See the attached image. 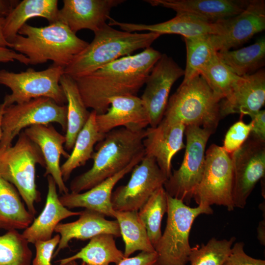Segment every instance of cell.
Listing matches in <instances>:
<instances>
[{"mask_svg": "<svg viewBox=\"0 0 265 265\" xmlns=\"http://www.w3.org/2000/svg\"><path fill=\"white\" fill-rule=\"evenodd\" d=\"M161 54L150 47L74 79L86 107L92 108L97 114H103L109 107L110 98L136 95Z\"/></svg>", "mask_w": 265, "mask_h": 265, "instance_id": "cell-1", "label": "cell"}, {"mask_svg": "<svg viewBox=\"0 0 265 265\" xmlns=\"http://www.w3.org/2000/svg\"><path fill=\"white\" fill-rule=\"evenodd\" d=\"M145 136V129L133 132L123 127L105 133L92 155V166L71 181V192L89 190L119 172L134 159L144 157Z\"/></svg>", "mask_w": 265, "mask_h": 265, "instance_id": "cell-2", "label": "cell"}, {"mask_svg": "<svg viewBox=\"0 0 265 265\" xmlns=\"http://www.w3.org/2000/svg\"><path fill=\"white\" fill-rule=\"evenodd\" d=\"M10 44L12 49L29 59V65L51 60L53 65L65 68L88 43L57 21L40 27L25 24Z\"/></svg>", "mask_w": 265, "mask_h": 265, "instance_id": "cell-3", "label": "cell"}, {"mask_svg": "<svg viewBox=\"0 0 265 265\" xmlns=\"http://www.w3.org/2000/svg\"><path fill=\"white\" fill-rule=\"evenodd\" d=\"M90 43L64 69L74 79L88 75L99 68L139 49H145L161 35L119 30L106 24L94 32Z\"/></svg>", "mask_w": 265, "mask_h": 265, "instance_id": "cell-4", "label": "cell"}, {"mask_svg": "<svg viewBox=\"0 0 265 265\" xmlns=\"http://www.w3.org/2000/svg\"><path fill=\"white\" fill-rule=\"evenodd\" d=\"M220 102L201 75L182 82L169 98L162 119L215 132L221 119Z\"/></svg>", "mask_w": 265, "mask_h": 265, "instance_id": "cell-5", "label": "cell"}, {"mask_svg": "<svg viewBox=\"0 0 265 265\" xmlns=\"http://www.w3.org/2000/svg\"><path fill=\"white\" fill-rule=\"evenodd\" d=\"M45 167L39 147L21 132L13 146L0 150V176L16 187L28 212L34 216L40 200L35 184V166Z\"/></svg>", "mask_w": 265, "mask_h": 265, "instance_id": "cell-6", "label": "cell"}, {"mask_svg": "<svg viewBox=\"0 0 265 265\" xmlns=\"http://www.w3.org/2000/svg\"><path fill=\"white\" fill-rule=\"evenodd\" d=\"M212 212L211 206L192 208L167 194L166 227L154 246L159 265H186L192 249L189 237L193 222L201 214Z\"/></svg>", "mask_w": 265, "mask_h": 265, "instance_id": "cell-7", "label": "cell"}, {"mask_svg": "<svg viewBox=\"0 0 265 265\" xmlns=\"http://www.w3.org/2000/svg\"><path fill=\"white\" fill-rule=\"evenodd\" d=\"M210 130L197 126L186 127L185 153L182 164L174 170L163 185L167 194L189 204L199 185L205 165V150Z\"/></svg>", "mask_w": 265, "mask_h": 265, "instance_id": "cell-8", "label": "cell"}, {"mask_svg": "<svg viewBox=\"0 0 265 265\" xmlns=\"http://www.w3.org/2000/svg\"><path fill=\"white\" fill-rule=\"evenodd\" d=\"M64 69L53 64L40 71L32 68L20 73L0 70V84L11 91V94L5 96L3 103L8 106L33 99L47 97L59 105H65L67 101L59 83Z\"/></svg>", "mask_w": 265, "mask_h": 265, "instance_id": "cell-9", "label": "cell"}, {"mask_svg": "<svg viewBox=\"0 0 265 265\" xmlns=\"http://www.w3.org/2000/svg\"><path fill=\"white\" fill-rule=\"evenodd\" d=\"M53 122L66 131L67 106L59 105L49 98H37L5 106L1 121L0 150L11 146L13 139L23 129Z\"/></svg>", "mask_w": 265, "mask_h": 265, "instance_id": "cell-10", "label": "cell"}, {"mask_svg": "<svg viewBox=\"0 0 265 265\" xmlns=\"http://www.w3.org/2000/svg\"><path fill=\"white\" fill-rule=\"evenodd\" d=\"M233 166L231 155L216 144L205 153V165L202 180L192 198L198 205L222 206L229 211L235 207L232 198Z\"/></svg>", "mask_w": 265, "mask_h": 265, "instance_id": "cell-11", "label": "cell"}, {"mask_svg": "<svg viewBox=\"0 0 265 265\" xmlns=\"http://www.w3.org/2000/svg\"><path fill=\"white\" fill-rule=\"evenodd\" d=\"M231 157L233 166V204L235 208L243 209L257 183L265 177V141L250 134Z\"/></svg>", "mask_w": 265, "mask_h": 265, "instance_id": "cell-12", "label": "cell"}, {"mask_svg": "<svg viewBox=\"0 0 265 265\" xmlns=\"http://www.w3.org/2000/svg\"><path fill=\"white\" fill-rule=\"evenodd\" d=\"M132 170L127 184L118 186L112 193L114 211H138L167 179L152 157L145 156Z\"/></svg>", "mask_w": 265, "mask_h": 265, "instance_id": "cell-13", "label": "cell"}, {"mask_svg": "<svg viewBox=\"0 0 265 265\" xmlns=\"http://www.w3.org/2000/svg\"><path fill=\"white\" fill-rule=\"evenodd\" d=\"M185 71L171 57L162 54L152 69L140 97L148 111L150 127L162 120L172 86Z\"/></svg>", "mask_w": 265, "mask_h": 265, "instance_id": "cell-14", "label": "cell"}, {"mask_svg": "<svg viewBox=\"0 0 265 265\" xmlns=\"http://www.w3.org/2000/svg\"><path fill=\"white\" fill-rule=\"evenodd\" d=\"M220 28L216 34L210 35L217 52L230 50L250 39L265 29V1L250 0L240 13L220 21Z\"/></svg>", "mask_w": 265, "mask_h": 265, "instance_id": "cell-15", "label": "cell"}, {"mask_svg": "<svg viewBox=\"0 0 265 265\" xmlns=\"http://www.w3.org/2000/svg\"><path fill=\"white\" fill-rule=\"evenodd\" d=\"M109 107L103 114H97L99 132L105 134L120 127L137 132L150 125L149 116L145 105L136 95H122L110 98Z\"/></svg>", "mask_w": 265, "mask_h": 265, "instance_id": "cell-16", "label": "cell"}, {"mask_svg": "<svg viewBox=\"0 0 265 265\" xmlns=\"http://www.w3.org/2000/svg\"><path fill=\"white\" fill-rule=\"evenodd\" d=\"M185 129L182 123H171L162 119L156 127L145 129L143 140L145 156L155 159L167 179L172 173L173 157L185 148L183 142Z\"/></svg>", "mask_w": 265, "mask_h": 265, "instance_id": "cell-17", "label": "cell"}, {"mask_svg": "<svg viewBox=\"0 0 265 265\" xmlns=\"http://www.w3.org/2000/svg\"><path fill=\"white\" fill-rule=\"evenodd\" d=\"M265 102V71L263 68L239 77L230 94L220 102L221 119L232 114L249 116L255 114Z\"/></svg>", "mask_w": 265, "mask_h": 265, "instance_id": "cell-18", "label": "cell"}, {"mask_svg": "<svg viewBox=\"0 0 265 265\" xmlns=\"http://www.w3.org/2000/svg\"><path fill=\"white\" fill-rule=\"evenodd\" d=\"M124 0H63L57 20L66 25L74 33L83 29L94 32L110 18L112 8Z\"/></svg>", "mask_w": 265, "mask_h": 265, "instance_id": "cell-19", "label": "cell"}, {"mask_svg": "<svg viewBox=\"0 0 265 265\" xmlns=\"http://www.w3.org/2000/svg\"><path fill=\"white\" fill-rule=\"evenodd\" d=\"M24 132L41 151L45 163L44 176L52 177L60 193H69V189L63 180L60 166L61 156L67 159L69 156L63 147L66 142L65 136L49 125H33L26 128Z\"/></svg>", "mask_w": 265, "mask_h": 265, "instance_id": "cell-20", "label": "cell"}, {"mask_svg": "<svg viewBox=\"0 0 265 265\" xmlns=\"http://www.w3.org/2000/svg\"><path fill=\"white\" fill-rule=\"evenodd\" d=\"M250 0H146L152 6L171 9L215 23L233 17L244 10Z\"/></svg>", "mask_w": 265, "mask_h": 265, "instance_id": "cell-21", "label": "cell"}, {"mask_svg": "<svg viewBox=\"0 0 265 265\" xmlns=\"http://www.w3.org/2000/svg\"><path fill=\"white\" fill-rule=\"evenodd\" d=\"M108 25L110 26H117L122 30L130 32L148 31L160 35L179 34L184 38L215 35L220 28L219 22L212 23L185 13H177L175 17L169 20L152 25L120 22L110 17Z\"/></svg>", "mask_w": 265, "mask_h": 265, "instance_id": "cell-22", "label": "cell"}, {"mask_svg": "<svg viewBox=\"0 0 265 265\" xmlns=\"http://www.w3.org/2000/svg\"><path fill=\"white\" fill-rule=\"evenodd\" d=\"M76 221L59 223L54 232L60 238L57 249L53 254L56 256L62 249L69 246L71 240L75 238L87 240L103 234L121 237L119 226L116 220H109L104 214L95 211L85 209Z\"/></svg>", "mask_w": 265, "mask_h": 265, "instance_id": "cell-23", "label": "cell"}, {"mask_svg": "<svg viewBox=\"0 0 265 265\" xmlns=\"http://www.w3.org/2000/svg\"><path fill=\"white\" fill-rule=\"evenodd\" d=\"M144 157H140L134 159L119 172L84 192H69L62 194L59 197L60 202L68 209L84 208L98 212L105 216L113 217L114 210L112 207L111 199L114 187L121 179L132 171Z\"/></svg>", "mask_w": 265, "mask_h": 265, "instance_id": "cell-24", "label": "cell"}, {"mask_svg": "<svg viewBox=\"0 0 265 265\" xmlns=\"http://www.w3.org/2000/svg\"><path fill=\"white\" fill-rule=\"evenodd\" d=\"M47 180L48 193L44 208L22 233L29 243L34 244L39 240L51 239L56 227L61 220L81 214V212H72L65 207L59 200L56 185L52 177L48 176Z\"/></svg>", "mask_w": 265, "mask_h": 265, "instance_id": "cell-25", "label": "cell"}, {"mask_svg": "<svg viewBox=\"0 0 265 265\" xmlns=\"http://www.w3.org/2000/svg\"><path fill=\"white\" fill-rule=\"evenodd\" d=\"M57 0H24L19 1L4 19L3 33L10 44L18 34L20 28L29 19L42 17L49 24L58 21Z\"/></svg>", "mask_w": 265, "mask_h": 265, "instance_id": "cell-26", "label": "cell"}, {"mask_svg": "<svg viewBox=\"0 0 265 265\" xmlns=\"http://www.w3.org/2000/svg\"><path fill=\"white\" fill-rule=\"evenodd\" d=\"M34 219L13 185L0 176V229H25Z\"/></svg>", "mask_w": 265, "mask_h": 265, "instance_id": "cell-27", "label": "cell"}, {"mask_svg": "<svg viewBox=\"0 0 265 265\" xmlns=\"http://www.w3.org/2000/svg\"><path fill=\"white\" fill-rule=\"evenodd\" d=\"M59 83L67 103L65 148L71 150L78 134L87 122L90 112L87 110L73 78L64 74Z\"/></svg>", "mask_w": 265, "mask_h": 265, "instance_id": "cell-28", "label": "cell"}, {"mask_svg": "<svg viewBox=\"0 0 265 265\" xmlns=\"http://www.w3.org/2000/svg\"><path fill=\"white\" fill-rule=\"evenodd\" d=\"M114 236L103 234L91 239L88 243L76 254L57 261L64 265L72 261L82 260L81 265H110L118 264L125 258L124 253L117 247Z\"/></svg>", "mask_w": 265, "mask_h": 265, "instance_id": "cell-29", "label": "cell"}, {"mask_svg": "<svg viewBox=\"0 0 265 265\" xmlns=\"http://www.w3.org/2000/svg\"><path fill=\"white\" fill-rule=\"evenodd\" d=\"M96 115L94 110L90 112L87 122L77 135L71 154L60 166L64 182L68 180L75 169L91 159L94 145L104 137L105 134L100 133L98 129Z\"/></svg>", "mask_w": 265, "mask_h": 265, "instance_id": "cell-30", "label": "cell"}, {"mask_svg": "<svg viewBox=\"0 0 265 265\" xmlns=\"http://www.w3.org/2000/svg\"><path fill=\"white\" fill-rule=\"evenodd\" d=\"M119 226L125 244L124 255L128 258L137 251L155 252L138 211H114L112 213Z\"/></svg>", "mask_w": 265, "mask_h": 265, "instance_id": "cell-31", "label": "cell"}, {"mask_svg": "<svg viewBox=\"0 0 265 265\" xmlns=\"http://www.w3.org/2000/svg\"><path fill=\"white\" fill-rule=\"evenodd\" d=\"M217 54L237 76L252 74L265 65V38L262 37L255 43L238 50L217 52Z\"/></svg>", "mask_w": 265, "mask_h": 265, "instance_id": "cell-32", "label": "cell"}, {"mask_svg": "<svg viewBox=\"0 0 265 265\" xmlns=\"http://www.w3.org/2000/svg\"><path fill=\"white\" fill-rule=\"evenodd\" d=\"M167 210V194L163 186L158 188L138 211L140 219L146 229L149 239L154 246L162 234V217Z\"/></svg>", "mask_w": 265, "mask_h": 265, "instance_id": "cell-33", "label": "cell"}, {"mask_svg": "<svg viewBox=\"0 0 265 265\" xmlns=\"http://www.w3.org/2000/svg\"><path fill=\"white\" fill-rule=\"evenodd\" d=\"M186 50V63L184 79L187 81L200 75L201 70L217 54L210 34L193 38H184Z\"/></svg>", "mask_w": 265, "mask_h": 265, "instance_id": "cell-34", "label": "cell"}, {"mask_svg": "<svg viewBox=\"0 0 265 265\" xmlns=\"http://www.w3.org/2000/svg\"><path fill=\"white\" fill-rule=\"evenodd\" d=\"M29 242L17 230L0 236V265H31Z\"/></svg>", "mask_w": 265, "mask_h": 265, "instance_id": "cell-35", "label": "cell"}, {"mask_svg": "<svg viewBox=\"0 0 265 265\" xmlns=\"http://www.w3.org/2000/svg\"><path fill=\"white\" fill-rule=\"evenodd\" d=\"M199 75L220 101L230 94L239 78L220 60L217 54L201 70Z\"/></svg>", "mask_w": 265, "mask_h": 265, "instance_id": "cell-36", "label": "cell"}, {"mask_svg": "<svg viewBox=\"0 0 265 265\" xmlns=\"http://www.w3.org/2000/svg\"><path fill=\"white\" fill-rule=\"evenodd\" d=\"M236 239L234 237L220 240L212 238L206 244L192 247L188 262L190 265H222Z\"/></svg>", "mask_w": 265, "mask_h": 265, "instance_id": "cell-37", "label": "cell"}, {"mask_svg": "<svg viewBox=\"0 0 265 265\" xmlns=\"http://www.w3.org/2000/svg\"><path fill=\"white\" fill-rule=\"evenodd\" d=\"M252 129V123H245L240 120L234 124L226 132L222 148L229 155H232L245 142Z\"/></svg>", "mask_w": 265, "mask_h": 265, "instance_id": "cell-38", "label": "cell"}, {"mask_svg": "<svg viewBox=\"0 0 265 265\" xmlns=\"http://www.w3.org/2000/svg\"><path fill=\"white\" fill-rule=\"evenodd\" d=\"M60 238V235L57 234L50 239L36 241L34 244L36 254L32 261V265H52L51 260Z\"/></svg>", "mask_w": 265, "mask_h": 265, "instance_id": "cell-39", "label": "cell"}, {"mask_svg": "<svg viewBox=\"0 0 265 265\" xmlns=\"http://www.w3.org/2000/svg\"><path fill=\"white\" fill-rule=\"evenodd\" d=\"M244 243L233 244L230 252L222 265H265V261L248 255L244 250Z\"/></svg>", "mask_w": 265, "mask_h": 265, "instance_id": "cell-40", "label": "cell"}, {"mask_svg": "<svg viewBox=\"0 0 265 265\" xmlns=\"http://www.w3.org/2000/svg\"><path fill=\"white\" fill-rule=\"evenodd\" d=\"M116 265H159L156 252L141 251L133 257L123 258Z\"/></svg>", "mask_w": 265, "mask_h": 265, "instance_id": "cell-41", "label": "cell"}, {"mask_svg": "<svg viewBox=\"0 0 265 265\" xmlns=\"http://www.w3.org/2000/svg\"><path fill=\"white\" fill-rule=\"evenodd\" d=\"M250 117L252 123V129L250 135L256 138L265 141V110H260Z\"/></svg>", "mask_w": 265, "mask_h": 265, "instance_id": "cell-42", "label": "cell"}, {"mask_svg": "<svg viewBox=\"0 0 265 265\" xmlns=\"http://www.w3.org/2000/svg\"><path fill=\"white\" fill-rule=\"evenodd\" d=\"M15 60L26 65H28L29 63V59L23 54L13 49L0 47V62H14Z\"/></svg>", "mask_w": 265, "mask_h": 265, "instance_id": "cell-43", "label": "cell"}, {"mask_svg": "<svg viewBox=\"0 0 265 265\" xmlns=\"http://www.w3.org/2000/svg\"><path fill=\"white\" fill-rule=\"evenodd\" d=\"M19 2L15 0H0V18H6Z\"/></svg>", "mask_w": 265, "mask_h": 265, "instance_id": "cell-44", "label": "cell"}, {"mask_svg": "<svg viewBox=\"0 0 265 265\" xmlns=\"http://www.w3.org/2000/svg\"><path fill=\"white\" fill-rule=\"evenodd\" d=\"M4 19L0 18V47L11 48V44L5 39L3 33Z\"/></svg>", "mask_w": 265, "mask_h": 265, "instance_id": "cell-45", "label": "cell"}, {"mask_svg": "<svg viewBox=\"0 0 265 265\" xmlns=\"http://www.w3.org/2000/svg\"><path fill=\"white\" fill-rule=\"evenodd\" d=\"M265 219L262 220L259 224L258 228V238L260 243L265 245Z\"/></svg>", "mask_w": 265, "mask_h": 265, "instance_id": "cell-46", "label": "cell"}, {"mask_svg": "<svg viewBox=\"0 0 265 265\" xmlns=\"http://www.w3.org/2000/svg\"><path fill=\"white\" fill-rule=\"evenodd\" d=\"M5 107V106L3 103L0 104V141L2 136L1 121L4 113Z\"/></svg>", "mask_w": 265, "mask_h": 265, "instance_id": "cell-47", "label": "cell"}, {"mask_svg": "<svg viewBox=\"0 0 265 265\" xmlns=\"http://www.w3.org/2000/svg\"><path fill=\"white\" fill-rule=\"evenodd\" d=\"M64 265H78L76 261H72L65 264Z\"/></svg>", "mask_w": 265, "mask_h": 265, "instance_id": "cell-48", "label": "cell"}]
</instances>
